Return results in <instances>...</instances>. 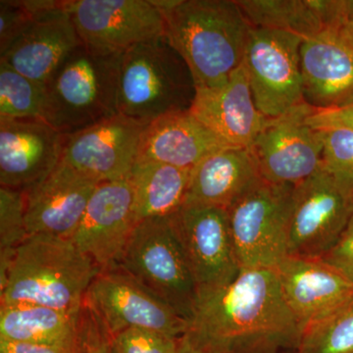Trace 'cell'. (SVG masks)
<instances>
[{"label": "cell", "instance_id": "6da1fadb", "mask_svg": "<svg viewBox=\"0 0 353 353\" xmlns=\"http://www.w3.org/2000/svg\"><path fill=\"white\" fill-rule=\"evenodd\" d=\"M301 327L275 269L241 268L231 282L197 290L185 340L210 353H276L297 345Z\"/></svg>", "mask_w": 353, "mask_h": 353}, {"label": "cell", "instance_id": "7a4b0ae2", "mask_svg": "<svg viewBox=\"0 0 353 353\" xmlns=\"http://www.w3.org/2000/svg\"><path fill=\"white\" fill-rule=\"evenodd\" d=\"M164 38L187 64L196 90L221 87L243 64L252 26L236 0H152Z\"/></svg>", "mask_w": 353, "mask_h": 353}, {"label": "cell", "instance_id": "3957f363", "mask_svg": "<svg viewBox=\"0 0 353 353\" xmlns=\"http://www.w3.org/2000/svg\"><path fill=\"white\" fill-rule=\"evenodd\" d=\"M101 272L71 240L30 234L16 252L0 287L1 305L30 304L80 312Z\"/></svg>", "mask_w": 353, "mask_h": 353}, {"label": "cell", "instance_id": "277c9868", "mask_svg": "<svg viewBox=\"0 0 353 353\" xmlns=\"http://www.w3.org/2000/svg\"><path fill=\"white\" fill-rule=\"evenodd\" d=\"M196 92L187 64L165 38L138 44L118 57V113L139 124L190 110Z\"/></svg>", "mask_w": 353, "mask_h": 353}, {"label": "cell", "instance_id": "5b68a950", "mask_svg": "<svg viewBox=\"0 0 353 353\" xmlns=\"http://www.w3.org/2000/svg\"><path fill=\"white\" fill-rule=\"evenodd\" d=\"M119 55H99L81 46L46 85V123L72 134L117 115Z\"/></svg>", "mask_w": 353, "mask_h": 353}, {"label": "cell", "instance_id": "8992f818", "mask_svg": "<svg viewBox=\"0 0 353 353\" xmlns=\"http://www.w3.org/2000/svg\"><path fill=\"white\" fill-rule=\"evenodd\" d=\"M118 267L189 323L197 285L172 216L139 222Z\"/></svg>", "mask_w": 353, "mask_h": 353}, {"label": "cell", "instance_id": "52a82bcc", "mask_svg": "<svg viewBox=\"0 0 353 353\" xmlns=\"http://www.w3.org/2000/svg\"><path fill=\"white\" fill-rule=\"evenodd\" d=\"M294 188L263 181L228 209L241 268L276 269L289 256Z\"/></svg>", "mask_w": 353, "mask_h": 353}, {"label": "cell", "instance_id": "ba28073f", "mask_svg": "<svg viewBox=\"0 0 353 353\" xmlns=\"http://www.w3.org/2000/svg\"><path fill=\"white\" fill-rule=\"evenodd\" d=\"M85 306L110 339L129 329L181 339L189 328V323L175 309L119 267L95 277Z\"/></svg>", "mask_w": 353, "mask_h": 353}, {"label": "cell", "instance_id": "9c48e42d", "mask_svg": "<svg viewBox=\"0 0 353 353\" xmlns=\"http://www.w3.org/2000/svg\"><path fill=\"white\" fill-rule=\"evenodd\" d=\"M303 39L292 32L252 28L243 66L253 101L262 115L275 118L305 102L301 74Z\"/></svg>", "mask_w": 353, "mask_h": 353}, {"label": "cell", "instance_id": "30bf717a", "mask_svg": "<svg viewBox=\"0 0 353 353\" xmlns=\"http://www.w3.org/2000/svg\"><path fill=\"white\" fill-rule=\"evenodd\" d=\"M82 46L94 54L120 55L164 38V16L152 0H65Z\"/></svg>", "mask_w": 353, "mask_h": 353}, {"label": "cell", "instance_id": "8fae6325", "mask_svg": "<svg viewBox=\"0 0 353 353\" xmlns=\"http://www.w3.org/2000/svg\"><path fill=\"white\" fill-rule=\"evenodd\" d=\"M353 216V194L324 166L294 185L289 222V256L320 259Z\"/></svg>", "mask_w": 353, "mask_h": 353}, {"label": "cell", "instance_id": "7c38bea8", "mask_svg": "<svg viewBox=\"0 0 353 353\" xmlns=\"http://www.w3.org/2000/svg\"><path fill=\"white\" fill-rule=\"evenodd\" d=\"M313 111L303 102L278 117L267 118L250 148L265 182L296 185L322 168L323 132L307 123Z\"/></svg>", "mask_w": 353, "mask_h": 353}, {"label": "cell", "instance_id": "4fadbf2b", "mask_svg": "<svg viewBox=\"0 0 353 353\" xmlns=\"http://www.w3.org/2000/svg\"><path fill=\"white\" fill-rule=\"evenodd\" d=\"M145 127L117 114L66 134L59 165L97 183L124 180L137 163Z\"/></svg>", "mask_w": 353, "mask_h": 353}, {"label": "cell", "instance_id": "5bb4252c", "mask_svg": "<svg viewBox=\"0 0 353 353\" xmlns=\"http://www.w3.org/2000/svg\"><path fill=\"white\" fill-rule=\"evenodd\" d=\"M173 217L197 290L231 282L241 271L227 209L183 204Z\"/></svg>", "mask_w": 353, "mask_h": 353}, {"label": "cell", "instance_id": "9a60e30c", "mask_svg": "<svg viewBox=\"0 0 353 353\" xmlns=\"http://www.w3.org/2000/svg\"><path fill=\"white\" fill-rule=\"evenodd\" d=\"M134 192L129 179L95 188L71 241L101 271L119 266L134 228Z\"/></svg>", "mask_w": 353, "mask_h": 353}, {"label": "cell", "instance_id": "2e32d148", "mask_svg": "<svg viewBox=\"0 0 353 353\" xmlns=\"http://www.w3.org/2000/svg\"><path fill=\"white\" fill-rule=\"evenodd\" d=\"M304 101L317 110L353 101V31L345 25L325 28L301 48Z\"/></svg>", "mask_w": 353, "mask_h": 353}, {"label": "cell", "instance_id": "e0dca14e", "mask_svg": "<svg viewBox=\"0 0 353 353\" xmlns=\"http://www.w3.org/2000/svg\"><path fill=\"white\" fill-rule=\"evenodd\" d=\"M66 134L43 120L0 121V185L27 190L61 159Z\"/></svg>", "mask_w": 353, "mask_h": 353}, {"label": "cell", "instance_id": "ac0fdd59", "mask_svg": "<svg viewBox=\"0 0 353 353\" xmlns=\"http://www.w3.org/2000/svg\"><path fill=\"white\" fill-rule=\"evenodd\" d=\"M99 185L58 164L50 176L25 190L29 234L71 240Z\"/></svg>", "mask_w": 353, "mask_h": 353}, {"label": "cell", "instance_id": "d6986e66", "mask_svg": "<svg viewBox=\"0 0 353 353\" xmlns=\"http://www.w3.org/2000/svg\"><path fill=\"white\" fill-rule=\"evenodd\" d=\"M275 270L301 330L353 299V284L321 259L288 256Z\"/></svg>", "mask_w": 353, "mask_h": 353}, {"label": "cell", "instance_id": "ffe728a7", "mask_svg": "<svg viewBox=\"0 0 353 353\" xmlns=\"http://www.w3.org/2000/svg\"><path fill=\"white\" fill-rule=\"evenodd\" d=\"M190 111L229 148H250L267 119L253 101L243 64L221 87L196 90Z\"/></svg>", "mask_w": 353, "mask_h": 353}, {"label": "cell", "instance_id": "44dd1931", "mask_svg": "<svg viewBox=\"0 0 353 353\" xmlns=\"http://www.w3.org/2000/svg\"><path fill=\"white\" fill-rule=\"evenodd\" d=\"M81 46L82 41L63 1L57 10L37 20L0 60L27 78L46 85Z\"/></svg>", "mask_w": 353, "mask_h": 353}, {"label": "cell", "instance_id": "7402d4cb", "mask_svg": "<svg viewBox=\"0 0 353 353\" xmlns=\"http://www.w3.org/2000/svg\"><path fill=\"white\" fill-rule=\"evenodd\" d=\"M263 182L252 150L223 148L192 169L185 204L231 208Z\"/></svg>", "mask_w": 353, "mask_h": 353}, {"label": "cell", "instance_id": "603a6c76", "mask_svg": "<svg viewBox=\"0 0 353 353\" xmlns=\"http://www.w3.org/2000/svg\"><path fill=\"white\" fill-rule=\"evenodd\" d=\"M226 146L190 110L169 114L145 127L137 162H158L192 169Z\"/></svg>", "mask_w": 353, "mask_h": 353}, {"label": "cell", "instance_id": "cb8c5ba5", "mask_svg": "<svg viewBox=\"0 0 353 353\" xmlns=\"http://www.w3.org/2000/svg\"><path fill=\"white\" fill-rule=\"evenodd\" d=\"M85 307L80 312L30 304L1 305L0 340L85 348Z\"/></svg>", "mask_w": 353, "mask_h": 353}, {"label": "cell", "instance_id": "d4e9b609", "mask_svg": "<svg viewBox=\"0 0 353 353\" xmlns=\"http://www.w3.org/2000/svg\"><path fill=\"white\" fill-rule=\"evenodd\" d=\"M192 169L158 162H137L128 176L134 192L138 223L150 218L170 217L185 204Z\"/></svg>", "mask_w": 353, "mask_h": 353}, {"label": "cell", "instance_id": "484cf974", "mask_svg": "<svg viewBox=\"0 0 353 353\" xmlns=\"http://www.w3.org/2000/svg\"><path fill=\"white\" fill-rule=\"evenodd\" d=\"M252 26L292 32L303 39L326 28L327 0H236Z\"/></svg>", "mask_w": 353, "mask_h": 353}, {"label": "cell", "instance_id": "4316f807", "mask_svg": "<svg viewBox=\"0 0 353 353\" xmlns=\"http://www.w3.org/2000/svg\"><path fill=\"white\" fill-rule=\"evenodd\" d=\"M46 104V85L27 78L0 60V121H44Z\"/></svg>", "mask_w": 353, "mask_h": 353}, {"label": "cell", "instance_id": "83f0119b", "mask_svg": "<svg viewBox=\"0 0 353 353\" xmlns=\"http://www.w3.org/2000/svg\"><path fill=\"white\" fill-rule=\"evenodd\" d=\"M299 353H353V299L301 331Z\"/></svg>", "mask_w": 353, "mask_h": 353}, {"label": "cell", "instance_id": "f1b7e54d", "mask_svg": "<svg viewBox=\"0 0 353 353\" xmlns=\"http://www.w3.org/2000/svg\"><path fill=\"white\" fill-rule=\"evenodd\" d=\"M29 236L24 190L0 187V287L6 283L16 252Z\"/></svg>", "mask_w": 353, "mask_h": 353}, {"label": "cell", "instance_id": "f546056e", "mask_svg": "<svg viewBox=\"0 0 353 353\" xmlns=\"http://www.w3.org/2000/svg\"><path fill=\"white\" fill-rule=\"evenodd\" d=\"M321 131L323 166L343 189L353 194V132L343 128Z\"/></svg>", "mask_w": 353, "mask_h": 353}, {"label": "cell", "instance_id": "4dcf8cb0", "mask_svg": "<svg viewBox=\"0 0 353 353\" xmlns=\"http://www.w3.org/2000/svg\"><path fill=\"white\" fill-rule=\"evenodd\" d=\"M111 353H189L185 336L171 338L157 332L129 329L110 339Z\"/></svg>", "mask_w": 353, "mask_h": 353}, {"label": "cell", "instance_id": "1f68e13d", "mask_svg": "<svg viewBox=\"0 0 353 353\" xmlns=\"http://www.w3.org/2000/svg\"><path fill=\"white\" fill-rule=\"evenodd\" d=\"M43 16L46 15H39L32 8L30 0L28 1L27 0L26 1L1 0L0 1V55L6 53V50L15 41H17L37 20Z\"/></svg>", "mask_w": 353, "mask_h": 353}, {"label": "cell", "instance_id": "d6a6232c", "mask_svg": "<svg viewBox=\"0 0 353 353\" xmlns=\"http://www.w3.org/2000/svg\"><path fill=\"white\" fill-rule=\"evenodd\" d=\"M320 259L353 284V216L338 241Z\"/></svg>", "mask_w": 353, "mask_h": 353}, {"label": "cell", "instance_id": "836d02e7", "mask_svg": "<svg viewBox=\"0 0 353 353\" xmlns=\"http://www.w3.org/2000/svg\"><path fill=\"white\" fill-rule=\"evenodd\" d=\"M309 126L316 130L343 128L353 132V101L343 108L317 110L307 118Z\"/></svg>", "mask_w": 353, "mask_h": 353}, {"label": "cell", "instance_id": "e575fe53", "mask_svg": "<svg viewBox=\"0 0 353 353\" xmlns=\"http://www.w3.org/2000/svg\"><path fill=\"white\" fill-rule=\"evenodd\" d=\"M85 353H111L110 338L87 306Z\"/></svg>", "mask_w": 353, "mask_h": 353}, {"label": "cell", "instance_id": "d590c367", "mask_svg": "<svg viewBox=\"0 0 353 353\" xmlns=\"http://www.w3.org/2000/svg\"><path fill=\"white\" fill-rule=\"evenodd\" d=\"M0 353H85V348H67L0 340Z\"/></svg>", "mask_w": 353, "mask_h": 353}, {"label": "cell", "instance_id": "8d00e7d4", "mask_svg": "<svg viewBox=\"0 0 353 353\" xmlns=\"http://www.w3.org/2000/svg\"><path fill=\"white\" fill-rule=\"evenodd\" d=\"M353 31V0H339V23Z\"/></svg>", "mask_w": 353, "mask_h": 353}, {"label": "cell", "instance_id": "74e56055", "mask_svg": "<svg viewBox=\"0 0 353 353\" xmlns=\"http://www.w3.org/2000/svg\"><path fill=\"white\" fill-rule=\"evenodd\" d=\"M189 353H210V352H199V350H192V348L190 347Z\"/></svg>", "mask_w": 353, "mask_h": 353}]
</instances>
